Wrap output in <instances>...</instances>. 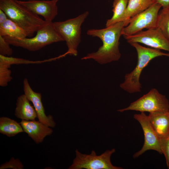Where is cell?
<instances>
[{"mask_svg":"<svg viewBox=\"0 0 169 169\" xmlns=\"http://www.w3.org/2000/svg\"><path fill=\"white\" fill-rule=\"evenodd\" d=\"M0 35L17 39L28 37V33L24 29L9 18L0 24Z\"/></svg>","mask_w":169,"mask_h":169,"instance_id":"17","label":"cell"},{"mask_svg":"<svg viewBox=\"0 0 169 169\" xmlns=\"http://www.w3.org/2000/svg\"><path fill=\"white\" fill-rule=\"evenodd\" d=\"M115 151V148L106 150L100 155L92 150L90 154H83L78 150L75 151L76 157L69 169H122L113 166L110 161L111 155Z\"/></svg>","mask_w":169,"mask_h":169,"instance_id":"6","label":"cell"},{"mask_svg":"<svg viewBox=\"0 0 169 169\" xmlns=\"http://www.w3.org/2000/svg\"><path fill=\"white\" fill-rule=\"evenodd\" d=\"M20 124L24 132L27 133L36 144L42 143L47 136L52 134L53 131L38 120H22Z\"/></svg>","mask_w":169,"mask_h":169,"instance_id":"13","label":"cell"},{"mask_svg":"<svg viewBox=\"0 0 169 169\" xmlns=\"http://www.w3.org/2000/svg\"><path fill=\"white\" fill-rule=\"evenodd\" d=\"M124 36L129 43H141L153 48L169 52V40L158 27L141 31L134 35Z\"/></svg>","mask_w":169,"mask_h":169,"instance_id":"9","label":"cell"},{"mask_svg":"<svg viewBox=\"0 0 169 169\" xmlns=\"http://www.w3.org/2000/svg\"><path fill=\"white\" fill-rule=\"evenodd\" d=\"M10 44L1 35H0V54L4 56H11L13 53Z\"/></svg>","mask_w":169,"mask_h":169,"instance_id":"25","label":"cell"},{"mask_svg":"<svg viewBox=\"0 0 169 169\" xmlns=\"http://www.w3.org/2000/svg\"><path fill=\"white\" fill-rule=\"evenodd\" d=\"M154 3L160 4L162 8L169 6V0H154Z\"/></svg>","mask_w":169,"mask_h":169,"instance_id":"26","label":"cell"},{"mask_svg":"<svg viewBox=\"0 0 169 169\" xmlns=\"http://www.w3.org/2000/svg\"><path fill=\"white\" fill-rule=\"evenodd\" d=\"M8 18L6 13L3 10L0 9V24L4 23Z\"/></svg>","mask_w":169,"mask_h":169,"instance_id":"27","label":"cell"},{"mask_svg":"<svg viewBox=\"0 0 169 169\" xmlns=\"http://www.w3.org/2000/svg\"><path fill=\"white\" fill-rule=\"evenodd\" d=\"M30 101L24 94L19 95L17 98L14 115L18 118L30 120H35L37 118L35 108L31 105Z\"/></svg>","mask_w":169,"mask_h":169,"instance_id":"15","label":"cell"},{"mask_svg":"<svg viewBox=\"0 0 169 169\" xmlns=\"http://www.w3.org/2000/svg\"><path fill=\"white\" fill-rule=\"evenodd\" d=\"M154 3V0H129L123 21L125 27L131 18L145 10Z\"/></svg>","mask_w":169,"mask_h":169,"instance_id":"16","label":"cell"},{"mask_svg":"<svg viewBox=\"0 0 169 169\" xmlns=\"http://www.w3.org/2000/svg\"><path fill=\"white\" fill-rule=\"evenodd\" d=\"M11 65L8 64L0 62V86H7L13 79L12 72L9 69Z\"/></svg>","mask_w":169,"mask_h":169,"instance_id":"22","label":"cell"},{"mask_svg":"<svg viewBox=\"0 0 169 169\" xmlns=\"http://www.w3.org/2000/svg\"><path fill=\"white\" fill-rule=\"evenodd\" d=\"M89 14L86 11L77 17L63 21L53 22L54 27L61 37L65 41L67 51L62 54L76 56L77 48L81 41V26Z\"/></svg>","mask_w":169,"mask_h":169,"instance_id":"4","label":"cell"},{"mask_svg":"<svg viewBox=\"0 0 169 169\" xmlns=\"http://www.w3.org/2000/svg\"><path fill=\"white\" fill-rule=\"evenodd\" d=\"M55 60H56L55 57L43 60L31 61L22 58L8 57L0 54V61L8 64L11 66L13 64H40Z\"/></svg>","mask_w":169,"mask_h":169,"instance_id":"21","label":"cell"},{"mask_svg":"<svg viewBox=\"0 0 169 169\" xmlns=\"http://www.w3.org/2000/svg\"><path fill=\"white\" fill-rule=\"evenodd\" d=\"M129 0H114L113 3V15L106 21V27L117 22L123 21Z\"/></svg>","mask_w":169,"mask_h":169,"instance_id":"19","label":"cell"},{"mask_svg":"<svg viewBox=\"0 0 169 169\" xmlns=\"http://www.w3.org/2000/svg\"><path fill=\"white\" fill-rule=\"evenodd\" d=\"M161 6L154 3L149 8L131 18L129 24L122 31L124 36L135 34L144 28L147 29L157 27L158 13Z\"/></svg>","mask_w":169,"mask_h":169,"instance_id":"8","label":"cell"},{"mask_svg":"<svg viewBox=\"0 0 169 169\" xmlns=\"http://www.w3.org/2000/svg\"><path fill=\"white\" fill-rule=\"evenodd\" d=\"M157 27L161 30L169 40V6L159 11L158 15Z\"/></svg>","mask_w":169,"mask_h":169,"instance_id":"20","label":"cell"},{"mask_svg":"<svg viewBox=\"0 0 169 169\" xmlns=\"http://www.w3.org/2000/svg\"><path fill=\"white\" fill-rule=\"evenodd\" d=\"M24 132L20 123L6 117L0 118V133L9 137Z\"/></svg>","mask_w":169,"mask_h":169,"instance_id":"18","label":"cell"},{"mask_svg":"<svg viewBox=\"0 0 169 169\" xmlns=\"http://www.w3.org/2000/svg\"><path fill=\"white\" fill-rule=\"evenodd\" d=\"M3 37L10 45L32 52L38 50L53 43L64 41L55 30L52 22H47L33 38L17 39Z\"/></svg>","mask_w":169,"mask_h":169,"instance_id":"5","label":"cell"},{"mask_svg":"<svg viewBox=\"0 0 169 169\" xmlns=\"http://www.w3.org/2000/svg\"><path fill=\"white\" fill-rule=\"evenodd\" d=\"M56 2L57 3V2L59 0H53Z\"/></svg>","mask_w":169,"mask_h":169,"instance_id":"28","label":"cell"},{"mask_svg":"<svg viewBox=\"0 0 169 169\" xmlns=\"http://www.w3.org/2000/svg\"><path fill=\"white\" fill-rule=\"evenodd\" d=\"M127 110H135L149 113L156 111L169 112V102L166 96L156 89H151L147 93L127 107L117 111L122 112Z\"/></svg>","mask_w":169,"mask_h":169,"instance_id":"7","label":"cell"},{"mask_svg":"<svg viewBox=\"0 0 169 169\" xmlns=\"http://www.w3.org/2000/svg\"><path fill=\"white\" fill-rule=\"evenodd\" d=\"M35 14L44 17L47 22H52L58 13L57 3L53 0H16Z\"/></svg>","mask_w":169,"mask_h":169,"instance_id":"11","label":"cell"},{"mask_svg":"<svg viewBox=\"0 0 169 169\" xmlns=\"http://www.w3.org/2000/svg\"><path fill=\"white\" fill-rule=\"evenodd\" d=\"M160 143L162 153L165 156L167 166L169 169V136L160 138Z\"/></svg>","mask_w":169,"mask_h":169,"instance_id":"24","label":"cell"},{"mask_svg":"<svg viewBox=\"0 0 169 169\" xmlns=\"http://www.w3.org/2000/svg\"><path fill=\"white\" fill-rule=\"evenodd\" d=\"M148 117L151 126L160 138L169 136V112L150 113Z\"/></svg>","mask_w":169,"mask_h":169,"instance_id":"14","label":"cell"},{"mask_svg":"<svg viewBox=\"0 0 169 169\" xmlns=\"http://www.w3.org/2000/svg\"><path fill=\"white\" fill-rule=\"evenodd\" d=\"M11 168L13 169H23V166L20 160L17 158H11L9 161L1 165L0 169Z\"/></svg>","mask_w":169,"mask_h":169,"instance_id":"23","label":"cell"},{"mask_svg":"<svg viewBox=\"0 0 169 169\" xmlns=\"http://www.w3.org/2000/svg\"><path fill=\"white\" fill-rule=\"evenodd\" d=\"M124 27V22L120 21L104 28L89 29L87 34L98 37L103 44L97 51L88 54L81 59H93L102 64L118 60L121 57L119 39Z\"/></svg>","mask_w":169,"mask_h":169,"instance_id":"1","label":"cell"},{"mask_svg":"<svg viewBox=\"0 0 169 169\" xmlns=\"http://www.w3.org/2000/svg\"><path fill=\"white\" fill-rule=\"evenodd\" d=\"M134 118L141 124L144 136V142L141 149L133 155L134 158L138 157L146 151L153 150L162 154L160 138L151 126L149 120L148 115L144 112L135 114Z\"/></svg>","mask_w":169,"mask_h":169,"instance_id":"10","label":"cell"},{"mask_svg":"<svg viewBox=\"0 0 169 169\" xmlns=\"http://www.w3.org/2000/svg\"><path fill=\"white\" fill-rule=\"evenodd\" d=\"M0 9L9 18L24 29L29 37L33 36L47 23L16 0H0Z\"/></svg>","mask_w":169,"mask_h":169,"instance_id":"2","label":"cell"},{"mask_svg":"<svg viewBox=\"0 0 169 169\" xmlns=\"http://www.w3.org/2000/svg\"><path fill=\"white\" fill-rule=\"evenodd\" d=\"M23 84L24 94L33 103L38 121L48 126L54 128L56 125V123L52 115H46L42 101L41 93L35 92L33 90L27 78L23 79Z\"/></svg>","mask_w":169,"mask_h":169,"instance_id":"12","label":"cell"},{"mask_svg":"<svg viewBox=\"0 0 169 169\" xmlns=\"http://www.w3.org/2000/svg\"><path fill=\"white\" fill-rule=\"evenodd\" d=\"M129 44L136 50L137 64L131 73L125 75L124 81L120 86L125 91L133 93L141 91L142 87L140 81V75L143 69L150 61L159 56H166L169 57V53L162 52L159 49L143 47L137 43Z\"/></svg>","mask_w":169,"mask_h":169,"instance_id":"3","label":"cell"}]
</instances>
